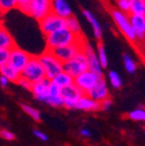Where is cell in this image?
Here are the masks:
<instances>
[{
	"mask_svg": "<svg viewBox=\"0 0 145 146\" xmlns=\"http://www.w3.org/2000/svg\"><path fill=\"white\" fill-rule=\"evenodd\" d=\"M51 13L65 20L73 15L72 8L66 0H51Z\"/></svg>",
	"mask_w": 145,
	"mask_h": 146,
	"instance_id": "obj_16",
	"label": "cell"
},
{
	"mask_svg": "<svg viewBox=\"0 0 145 146\" xmlns=\"http://www.w3.org/2000/svg\"><path fill=\"white\" fill-rule=\"evenodd\" d=\"M50 80L49 79H43L41 81H37L31 85V88H30V92L33 93V95L35 96L36 100H39L43 103L47 102L48 100V89H49V86H50Z\"/></svg>",
	"mask_w": 145,
	"mask_h": 146,
	"instance_id": "obj_14",
	"label": "cell"
},
{
	"mask_svg": "<svg viewBox=\"0 0 145 146\" xmlns=\"http://www.w3.org/2000/svg\"><path fill=\"white\" fill-rule=\"evenodd\" d=\"M112 99L109 98V99H107V100H104V101H102L101 103H100V109L101 110H108L110 107H112Z\"/></svg>",
	"mask_w": 145,
	"mask_h": 146,
	"instance_id": "obj_38",
	"label": "cell"
},
{
	"mask_svg": "<svg viewBox=\"0 0 145 146\" xmlns=\"http://www.w3.org/2000/svg\"><path fill=\"white\" fill-rule=\"evenodd\" d=\"M8 57H9V50L0 49V67L8 63Z\"/></svg>",
	"mask_w": 145,
	"mask_h": 146,
	"instance_id": "obj_33",
	"label": "cell"
},
{
	"mask_svg": "<svg viewBox=\"0 0 145 146\" xmlns=\"http://www.w3.org/2000/svg\"><path fill=\"white\" fill-rule=\"evenodd\" d=\"M117 8L120 12L125 13V14H129L130 13V0H118L116 3Z\"/></svg>",
	"mask_w": 145,
	"mask_h": 146,
	"instance_id": "obj_30",
	"label": "cell"
},
{
	"mask_svg": "<svg viewBox=\"0 0 145 146\" xmlns=\"http://www.w3.org/2000/svg\"><path fill=\"white\" fill-rule=\"evenodd\" d=\"M39 25H40V29H41L42 34L45 37V36L64 28L65 27V19H62V17L55 15L53 13H50L48 16H45L43 20H41L39 22Z\"/></svg>",
	"mask_w": 145,
	"mask_h": 146,
	"instance_id": "obj_9",
	"label": "cell"
},
{
	"mask_svg": "<svg viewBox=\"0 0 145 146\" xmlns=\"http://www.w3.org/2000/svg\"><path fill=\"white\" fill-rule=\"evenodd\" d=\"M102 76H99L96 73L87 70L84 73H81V74H79L78 77L74 78L73 84L79 88V90L84 95H87L90 90H92V88L96 85V82L99 81V79Z\"/></svg>",
	"mask_w": 145,
	"mask_h": 146,
	"instance_id": "obj_8",
	"label": "cell"
},
{
	"mask_svg": "<svg viewBox=\"0 0 145 146\" xmlns=\"http://www.w3.org/2000/svg\"><path fill=\"white\" fill-rule=\"evenodd\" d=\"M145 16V0H130V13Z\"/></svg>",
	"mask_w": 145,
	"mask_h": 146,
	"instance_id": "obj_23",
	"label": "cell"
},
{
	"mask_svg": "<svg viewBox=\"0 0 145 146\" xmlns=\"http://www.w3.org/2000/svg\"><path fill=\"white\" fill-rule=\"evenodd\" d=\"M21 78L29 81L31 85L45 79V73L43 70V66L39 59V56H31L26 67L20 73Z\"/></svg>",
	"mask_w": 145,
	"mask_h": 146,
	"instance_id": "obj_3",
	"label": "cell"
},
{
	"mask_svg": "<svg viewBox=\"0 0 145 146\" xmlns=\"http://www.w3.org/2000/svg\"><path fill=\"white\" fill-rule=\"evenodd\" d=\"M31 57V54L28 53L26 50H23L20 46H13L9 50V57H8V65L14 68L16 72L21 73L22 70L26 67V65L28 64L29 59Z\"/></svg>",
	"mask_w": 145,
	"mask_h": 146,
	"instance_id": "obj_7",
	"label": "cell"
},
{
	"mask_svg": "<svg viewBox=\"0 0 145 146\" xmlns=\"http://www.w3.org/2000/svg\"><path fill=\"white\" fill-rule=\"evenodd\" d=\"M84 43H85V40L77 42V43H73V44H70V45L57 48L55 50H52L51 52L55 54V57L58 60H61L62 63H65V62H69L70 59H72L79 51L82 50Z\"/></svg>",
	"mask_w": 145,
	"mask_h": 146,
	"instance_id": "obj_10",
	"label": "cell"
},
{
	"mask_svg": "<svg viewBox=\"0 0 145 146\" xmlns=\"http://www.w3.org/2000/svg\"><path fill=\"white\" fill-rule=\"evenodd\" d=\"M39 59L43 66L45 78L49 79L50 81L55 78L58 73H61L63 71V63L61 60H58L55 57V54H53L50 50L45 49L39 56Z\"/></svg>",
	"mask_w": 145,
	"mask_h": 146,
	"instance_id": "obj_2",
	"label": "cell"
},
{
	"mask_svg": "<svg viewBox=\"0 0 145 146\" xmlns=\"http://www.w3.org/2000/svg\"><path fill=\"white\" fill-rule=\"evenodd\" d=\"M65 27H66L71 33H73L74 35H77V36H82L80 22L78 21V19H77L74 15L67 17V19L65 20Z\"/></svg>",
	"mask_w": 145,
	"mask_h": 146,
	"instance_id": "obj_22",
	"label": "cell"
},
{
	"mask_svg": "<svg viewBox=\"0 0 145 146\" xmlns=\"http://www.w3.org/2000/svg\"><path fill=\"white\" fill-rule=\"evenodd\" d=\"M84 40V36H77L73 33H71L66 27L52 33L48 36H45V44H47V50H55L61 46L70 45L77 42H80Z\"/></svg>",
	"mask_w": 145,
	"mask_h": 146,
	"instance_id": "obj_1",
	"label": "cell"
},
{
	"mask_svg": "<svg viewBox=\"0 0 145 146\" xmlns=\"http://www.w3.org/2000/svg\"><path fill=\"white\" fill-rule=\"evenodd\" d=\"M16 8L15 0H0V11L3 14L8 13Z\"/></svg>",
	"mask_w": 145,
	"mask_h": 146,
	"instance_id": "obj_29",
	"label": "cell"
},
{
	"mask_svg": "<svg viewBox=\"0 0 145 146\" xmlns=\"http://www.w3.org/2000/svg\"><path fill=\"white\" fill-rule=\"evenodd\" d=\"M74 109H79V110H85V111H98L100 109V103L90 99L88 95H82L78 102L76 103Z\"/></svg>",
	"mask_w": 145,
	"mask_h": 146,
	"instance_id": "obj_17",
	"label": "cell"
},
{
	"mask_svg": "<svg viewBox=\"0 0 145 146\" xmlns=\"http://www.w3.org/2000/svg\"><path fill=\"white\" fill-rule=\"evenodd\" d=\"M129 20L137 41L145 42V16L129 14Z\"/></svg>",
	"mask_w": 145,
	"mask_h": 146,
	"instance_id": "obj_15",
	"label": "cell"
},
{
	"mask_svg": "<svg viewBox=\"0 0 145 146\" xmlns=\"http://www.w3.org/2000/svg\"><path fill=\"white\" fill-rule=\"evenodd\" d=\"M88 70L87 65V58L84 50L79 51L76 56L70 59L69 62L63 63V71L66 72L67 74H70L72 78H76L79 74L84 73L85 71Z\"/></svg>",
	"mask_w": 145,
	"mask_h": 146,
	"instance_id": "obj_4",
	"label": "cell"
},
{
	"mask_svg": "<svg viewBox=\"0 0 145 146\" xmlns=\"http://www.w3.org/2000/svg\"><path fill=\"white\" fill-rule=\"evenodd\" d=\"M15 45H16L15 41L11 33L7 30V28L4 25H0V49L11 50Z\"/></svg>",
	"mask_w": 145,
	"mask_h": 146,
	"instance_id": "obj_18",
	"label": "cell"
},
{
	"mask_svg": "<svg viewBox=\"0 0 145 146\" xmlns=\"http://www.w3.org/2000/svg\"><path fill=\"white\" fill-rule=\"evenodd\" d=\"M45 103L49 104V106H52V107H57V108L64 106L62 96H57V98H50V96H48V100H47Z\"/></svg>",
	"mask_w": 145,
	"mask_h": 146,
	"instance_id": "obj_32",
	"label": "cell"
},
{
	"mask_svg": "<svg viewBox=\"0 0 145 146\" xmlns=\"http://www.w3.org/2000/svg\"><path fill=\"white\" fill-rule=\"evenodd\" d=\"M16 84H17V85H20V86L23 87V88H26V89H28V90H30V88H31V84H30L29 81H27L26 79L21 78V77H20L19 80L16 81Z\"/></svg>",
	"mask_w": 145,
	"mask_h": 146,
	"instance_id": "obj_37",
	"label": "cell"
},
{
	"mask_svg": "<svg viewBox=\"0 0 145 146\" xmlns=\"http://www.w3.org/2000/svg\"><path fill=\"white\" fill-rule=\"evenodd\" d=\"M73 80H74V78H72L70 74H67L66 72L62 71L61 73H58V74L51 80V82H53L55 85H57V86L62 89V88L67 87V86H70V85H73Z\"/></svg>",
	"mask_w": 145,
	"mask_h": 146,
	"instance_id": "obj_20",
	"label": "cell"
},
{
	"mask_svg": "<svg viewBox=\"0 0 145 146\" xmlns=\"http://www.w3.org/2000/svg\"><path fill=\"white\" fill-rule=\"evenodd\" d=\"M34 136H35L36 138H39L40 140H42V141H48V139H49L47 133H44L43 131H40V130H37V129L34 130Z\"/></svg>",
	"mask_w": 145,
	"mask_h": 146,
	"instance_id": "obj_36",
	"label": "cell"
},
{
	"mask_svg": "<svg viewBox=\"0 0 145 146\" xmlns=\"http://www.w3.org/2000/svg\"><path fill=\"white\" fill-rule=\"evenodd\" d=\"M126 116L134 122H145V108H136L129 111Z\"/></svg>",
	"mask_w": 145,
	"mask_h": 146,
	"instance_id": "obj_27",
	"label": "cell"
},
{
	"mask_svg": "<svg viewBox=\"0 0 145 146\" xmlns=\"http://www.w3.org/2000/svg\"><path fill=\"white\" fill-rule=\"evenodd\" d=\"M0 137H1V138H4L5 140H8V141H11V140H14V138H15V135H14L12 131H9V130H6V129H1V130H0Z\"/></svg>",
	"mask_w": 145,
	"mask_h": 146,
	"instance_id": "obj_34",
	"label": "cell"
},
{
	"mask_svg": "<svg viewBox=\"0 0 145 146\" xmlns=\"http://www.w3.org/2000/svg\"><path fill=\"white\" fill-rule=\"evenodd\" d=\"M79 133H80V136H82V137H85V138H89L90 136H92V132H90V131L87 129V127H82V129H80Z\"/></svg>",
	"mask_w": 145,
	"mask_h": 146,
	"instance_id": "obj_39",
	"label": "cell"
},
{
	"mask_svg": "<svg viewBox=\"0 0 145 146\" xmlns=\"http://www.w3.org/2000/svg\"><path fill=\"white\" fill-rule=\"evenodd\" d=\"M3 20H4V14L0 11V25H3Z\"/></svg>",
	"mask_w": 145,
	"mask_h": 146,
	"instance_id": "obj_41",
	"label": "cell"
},
{
	"mask_svg": "<svg viewBox=\"0 0 145 146\" xmlns=\"http://www.w3.org/2000/svg\"><path fill=\"white\" fill-rule=\"evenodd\" d=\"M9 80L7 79V78H5L4 76H0V86L1 87H4V88H6L8 85H9Z\"/></svg>",
	"mask_w": 145,
	"mask_h": 146,
	"instance_id": "obj_40",
	"label": "cell"
},
{
	"mask_svg": "<svg viewBox=\"0 0 145 146\" xmlns=\"http://www.w3.org/2000/svg\"><path fill=\"white\" fill-rule=\"evenodd\" d=\"M82 14H84V16L86 17V20L88 21V23L90 25V27H92V29H93V34H94V37H95L98 41H100L101 37H102V28H101L100 23L98 22L96 17H95L92 13H90L89 11H86V9L82 11Z\"/></svg>",
	"mask_w": 145,
	"mask_h": 146,
	"instance_id": "obj_19",
	"label": "cell"
},
{
	"mask_svg": "<svg viewBox=\"0 0 145 146\" xmlns=\"http://www.w3.org/2000/svg\"><path fill=\"white\" fill-rule=\"evenodd\" d=\"M82 95L84 94L80 92L79 88L74 84L61 89V96H62L63 102H64V106L63 107L64 108H67V109H74L76 103L78 102V100Z\"/></svg>",
	"mask_w": 145,
	"mask_h": 146,
	"instance_id": "obj_11",
	"label": "cell"
},
{
	"mask_svg": "<svg viewBox=\"0 0 145 146\" xmlns=\"http://www.w3.org/2000/svg\"><path fill=\"white\" fill-rule=\"evenodd\" d=\"M110 14H112V17H113L115 25L117 26L120 31L126 37V40L130 42H137L136 35L132 30V27H131V23L129 20V14L122 13L118 9H112Z\"/></svg>",
	"mask_w": 145,
	"mask_h": 146,
	"instance_id": "obj_6",
	"label": "cell"
},
{
	"mask_svg": "<svg viewBox=\"0 0 145 146\" xmlns=\"http://www.w3.org/2000/svg\"><path fill=\"white\" fill-rule=\"evenodd\" d=\"M96 56L100 62V65L102 68H107L108 67V57H107V52L104 49V45L102 43H99L96 46Z\"/></svg>",
	"mask_w": 145,
	"mask_h": 146,
	"instance_id": "obj_24",
	"label": "cell"
},
{
	"mask_svg": "<svg viewBox=\"0 0 145 146\" xmlns=\"http://www.w3.org/2000/svg\"><path fill=\"white\" fill-rule=\"evenodd\" d=\"M82 50H84V52L86 54V58H87L88 70L96 73V74H99V76H103V68L100 65V62L98 59V56H96V52H95L94 48L90 45L88 42L85 41Z\"/></svg>",
	"mask_w": 145,
	"mask_h": 146,
	"instance_id": "obj_12",
	"label": "cell"
},
{
	"mask_svg": "<svg viewBox=\"0 0 145 146\" xmlns=\"http://www.w3.org/2000/svg\"><path fill=\"white\" fill-rule=\"evenodd\" d=\"M108 80H109V82H110L112 87H113V88H115V89L121 88V87H122V85H123V81H122L121 76L118 74V73H117L116 71H113V70L108 72Z\"/></svg>",
	"mask_w": 145,
	"mask_h": 146,
	"instance_id": "obj_28",
	"label": "cell"
},
{
	"mask_svg": "<svg viewBox=\"0 0 145 146\" xmlns=\"http://www.w3.org/2000/svg\"><path fill=\"white\" fill-rule=\"evenodd\" d=\"M123 65H124L125 71L128 72V73H130V74L135 73L136 70H137L136 62L132 59V57L130 56V54H128V53H124L123 54Z\"/></svg>",
	"mask_w": 145,
	"mask_h": 146,
	"instance_id": "obj_26",
	"label": "cell"
},
{
	"mask_svg": "<svg viewBox=\"0 0 145 146\" xmlns=\"http://www.w3.org/2000/svg\"><path fill=\"white\" fill-rule=\"evenodd\" d=\"M15 3H16V8L17 9H20L21 12L25 11V8L28 6V4L30 3V0H15Z\"/></svg>",
	"mask_w": 145,
	"mask_h": 146,
	"instance_id": "obj_35",
	"label": "cell"
},
{
	"mask_svg": "<svg viewBox=\"0 0 145 146\" xmlns=\"http://www.w3.org/2000/svg\"><path fill=\"white\" fill-rule=\"evenodd\" d=\"M0 76H4L5 78H7L9 81H12V82H15L16 84V81L20 79V73L19 72H16L14 68H12L8 64H6V65H4V66H1L0 67Z\"/></svg>",
	"mask_w": 145,
	"mask_h": 146,
	"instance_id": "obj_21",
	"label": "cell"
},
{
	"mask_svg": "<svg viewBox=\"0 0 145 146\" xmlns=\"http://www.w3.org/2000/svg\"><path fill=\"white\" fill-rule=\"evenodd\" d=\"M21 108H22V110L28 115L30 116L35 122H41L42 117H41V113L39 109H36L29 104H21Z\"/></svg>",
	"mask_w": 145,
	"mask_h": 146,
	"instance_id": "obj_25",
	"label": "cell"
},
{
	"mask_svg": "<svg viewBox=\"0 0 145 146\" xmlns=\"http://www.w3.org/2000/svg\"><path fill=\"white\" fill-rule=\"evenodd\" d=\"M90 99H93L94 101L101 103L102 101L109 99V89H108V86H107V82L104 80V77L102 76L99 81L96 82V85L92 88V90L87 94Z\"/></svg>",
	"mask_w": 145,
	"mask_h": 146,
	"instance_id": "obj_13",
	"label": "cell"
},
{
	"mask_svg": "<svg viewBox=\"0 0 145 146\" xmlns=\"http://www.w3.org/2000/svg\"><path fill=\"white\" fill-rule=\"evenodd\" d=\"M48 95L50 98L61 96V88L53 82H50V86H49V89H48Z\"/></svg>",
	"mask_w": 145,
	"mask_h": 146,
	"instance_id": "obj_31",
	"label": "cell"
},
{
	"mask_svg": "<svg viewBox=\"0 0 145 146\" xmlns=\"http://www.w3.org/2000/svg\"><path fill=\"white\" fill-rule=\"evenodd\" d=\"M114 1H116V3H117V1H118V0H114Z\"/></svg>",
	"mask_w": 145,
	"mask_h": 146,
	"instance_id": "obj_42",
	"label": "cell"
},
{
	"mask_svg": "<svg viewBox=\"0 0 145 146\" xmlns=\"http://www.w3.org/2000/svg\"><path fill=\"white\" fill-rule=\"evenodd\" d=\"M23 13L40 22L51 13V0H30Z\"/></svg>",
	"mask_w": 145,
	"mask_h": 146,
	"instance_id": "obj_5",
	"label": "cell"
}]
</instances>
